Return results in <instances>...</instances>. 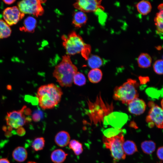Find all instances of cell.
Instances as JSON below:
<instances>
[{
    "label": "cell",
    "mask_w": 163,
    "mask_h": 163,
    "mask_svg": "<svg viewBox=\"0 0 163 163\" xmlns=\"http://www.w3.org/2000/svg\"><path fill=\"white\" fill-rule=\"evenodd\" d=\"M63 94L60 87L51 83L40 87L36 97L40 107L45 110L56 106L60 102Z\"/></svg>",
    "instance_id": "obj_1"
},
{
    "label": "cell",
    "mask_w": 163,
    "mask_h": 163,
    "mask_svg": "<svg viewBox=\"0 0 163 163\" xmlns=\"http://www.w3.org/2000/svg\"><path fill=\"white\" fill-rule=\"evenodd\" d=\"M77 72V68L72 62L70 56L66 55L62 56L61 61L55 67L53 75L61 86L70 87Z\"/></svg>",
    "instance_id": "obj_2"
},
{
    "label": "cell",
    "mask_w": 163,
    "mask_h": 163,
    "mask_svg": "<svg viewBox=\"0 0 163 163\" xmlns=\"http://www.w3.org/2000/svg\"><path fill=\"white\" fill-rule=\"evenodd\" d=\"M139 86V84L136 80L129 79L122 85L115 88L113 98L115 100L128 105L133 100L138 97L137 89Z\"/></svg>",
    "instance_id": "obj_3"
},
{
    "label": "cell",
    "mask_w": 163,
    "mask_h": 163,
    "mask_svg": "<svg viewBox=\"0 0 163 163\" xmlns=\"http://www.w3.org/2000/svg\"><path fill=\"white\" fill-rule=\"evenodd\" d=\"M103 142L105 148L110 150L111 155L115 161L124 159L126 155L123 149L124 138L122 131L117 135L110 137L104 136Z\"/></svg>",
    "instance_id": "obj_4"
},
{
    "label": "cell",
    "mask_w": 163,
    "mask_h": 163,
    "mask_svg": "<svg viewBox=\"0 0 163 163\" xmlns=\"http://www.w3.org/2000/svg\"><path fill=\"white\" fill-rule=\"evenodd\" d=\"M62 39L66 55L70 56L81 53L87 44L75 31L71 32L67 36L62 35Z\"/></svg>",
    "instance_id": "obj_5"
},
{
    "label": "cell",
    "mask_w": 163,
    "mask_h": 163,
    "mask_svg": "<svg viewBox=\"0 0 163 163\" xmlns=\"http://www.w3.org/2000/svg\"><path fill=\"white\" fill-rule=\"evenodd\" d=\"M46 1L39 0H23L18 3V8L22 13L33 14L36 17L43 15L44 9L41 4Z\"/></svg>",
    "instance_id": "obj_6"
},
{
    "label": "cell",
    "mask_w": 163,
    "mask_h": 163,
    "mask_svg": "<svg viewBox=\"0 0 163 163\" xmlns=\"http://www.w3.org/2000/svg\"><path fill=\"white\" fill-rule=\"evenodd\" d=\"M148 104L150 109L146 117V121L149 126L152 128L155 125L158 128L162 129L163 109L153 102H150Z\"/></svg>",
    "instance_id": "obj_7"
},
{
    "label": "cell",
    "mask_w": 163,
    "mask_h": 163,
    "mask_svg": "<svg viewBox=\"0 0 163 163\" xmlns=\"http://www.w3.org/2000/svg\"><path fill=\"white\" fill-rule=\"evenodd\" d=\"M26 108V106H24L20 110L7 113L5 119L9 128L18 129L25 124L26 120L23 113Z\"/></svg>",
    "instance_id": "obj_8"
},
{
    "label": "cell",
    "mask_w": 163,
    "mask_h": 163,
    "mask_svg": "<svg viewBox=\"0 0 163 163\" xmlns=\"http://www.w3.org/2000/svg\"><path fill=\"white\" fill-rule=\"evenodd\" d=\"M101 0H79L75 2L73 5L76 9L85 13L95 12L99 10L104 9L101 5Z\"/></svg>",
    "instance_id": "obj_9"
},
{
    "label": "cell",
    "mask_w": 163,
    "mask_h": 163,
    "mask_svg": "<svg viewBox=\"0 0 163 163\" xmlns=\"http://www.w3.org/2000/svg\"><path fill=\"white\" fill-rule=\"evenodd\" d=\"M24 15L16 6L7 8L3 12L4 21L9 26L16 24Z\"/></svg>",
    "instance_id": "obj_10"
},
{
    "label": "cell",
    "mask_w": 163,
    "mask_h": 163,
    "mask_svg": "<svg viewBox=\"0 0 163 163\" xmlns=\"http://www.w3.org/2000/svg\"><path fill=\"white\" fill-rule=\"evenodd\" d=\"M128 105V110L130 113L137 115L142 114L146 107L145 101L138 97L133 100Z\"/></svg>",
    "instance_id": "obj_11"
},
{
    "label": "cell",
    "mask_w": 163,
    "mask_h": 163,
    "mask_svg": "<svg viewBox=\"0 0 163 163\" xmlns=\"http://www.w3.org/2000/svg\"><path fill=\"white\" fill-rule=\"evenodd\" d=\"M71 140L70 135L67 132L61 131L58 132L55 137L54 141L58 146L63 147L69 145Z\"/></svg>",
    "instance_id": "obj_12"
},
{
    "label": "cell",
    "mask_w": 163,
    "mask_h": 163,
    "mask_svg": "<svg viewBox=\"0 0 163 163\" xmlns=\"http://www.w3.org/2000/svg\"><path fill=\"white\" fill-rule=\"evenodd\" d=\"M87 20V16L85 13L79 11L74 12L72 24L75 27L80 28L86 24Z\"/></svg>",
    "instance_id": "obj_13"
},
{
    "label": "cell",
    "mask_w": 163,
    "mask_h": 163,
    "mask_svg": "<svg viewBox=\"0 0 163 163\" xmlns=\"http://www.w3.org/2000/svg\"><path fill=\"white\" fill-rule=\"evenodd\" d=\"M27 155L26 149L24 147L20 146L15 148L12 153L13 159L19 162L24 161L27 158Z\"/></svg>",
    "instance_id": "obj_14"
},
{
    "label": "cell",
    "mask_w": 163,
    "mask_h": 163,
    "mask_svg": "<svg viewBox=\"0 0 163 163\" xmlns=\"http://www.w3.org/2000/svg\"><path fill=\"white\" fill-rule=\"evenodd\" d=\"M68 154L61 149H57L51 153L50 158L54 163H63L66 160Z\"/></svg>",
    "instance_id": "obj_15"
},
{
    "label": "cell",
    "mask_w": 163,
    "mask_h": 163,
    "mask_svg": "<svg viewBox=\"0 0 163 163\" xmlns=\"http://www.w3.org/2000/svg\"><path fill=\"white\" fill-rule=\"evenodd\" d=\"M37 24L36 20L33 17L29 16L24 20L23 26L21 28L22 31L33 33L34 31Z\"/></svg>",
    "instance_id": "obj_16"
},
{
    "label": "cell",
    "mask_w": 163,
    "mask_h": 163,
    "mask_svg": "<svg viewBox=\"0 0 163 163\" xmlns=\"http://www.w3.org/2000/svg\"><path fill=\"white\" fill-rule=\"evenodd\" d=\"M152 59L151 56L147 53H141L137 59V62L139 67L146 68L151 65Z\"/></svg>",
    "instance_id": "obj_17"
},
{
    "label": "cell",
    "mask_w": 163,
    "mask_h": 163,
    "mask_svg": "<svg viewBox=\"0 0 163 163\" xmlns=\"http://www.w3.org/2000/svg\"><path fill=\"white\" fill-rule=\"evenodd\" d=\"M102 72L99 69H91L89 71L88 75L89 80L93 83L99 82L102 79Z\"/></svg>",
    "instance_id": "obj_18"
},
{
    "label": "cell",
    "mask_w": 163,
    "mask_h": 163,
    "mask_svg": "<svg viewBox=\"0 0 163 163\" xmlns=\"http://www.w3.org/2000/svg\"><path fill=\"white\" fill-rule=\"evenodd\" d=\"M123 149L126 155H131L138 152L135 143L133 141L127 140L123 143Z\"/></svg>",
    "instance_id": "obj_19"
},
{
    "label": "cell",
    "mask_w": 163,
    "mask_h": 163,
    "mask_svg": "<svg viewBox=\"0 0 163 163\" xmlns=\"http://www.w3.org/2000/svg\"><path fill=\"white\" fill-rule=\"evenodd\" d=\"M136 7L138 12L143 15H147L152 10V5L150 3L147 1L142 0L136 5Z\"/></svg>",
    "instance_id": "obj_20"
},
{
    "label": "cell",
    "mask_w": 163,
    "mask_h": 163,
    "mask_svg": "<svg viewBox=\"0 0 163 163\" xmlns=\"http://www.w3.org/2000/svg\"><path fill=\"white\" fill-rule=\"evenodd\" d=\"M87 60L88 66L92 69H99L103 64L102 59L100 57L96 55H90Z\"/></svg>",
    "instance_id": "obj_21"
},
{
    "label": "cell",
    "mask_w": 163,
    "mask_h": 163,
    "mask_svg": "<svg viewBox=\"0 0 163 163\" xmlns=\"http://www.w3.org/2000/svg\"><path fill=\"white\" fill-rule=\"evenodd\" d=\"M141 146L144 153L151 155L155 150L156 144L152 140H145L141 143Z\"/></svg>",
    "instance_id": "obj_22"
},
{
    "label": "cell",
    "mask_w": 163,
    "mask_h": 163,
    "mask_svg": "<svg viewBox=\"0 0 163 163\" xmlns=\"http://www.w3.org/2000/svg\"><path fill=\"white\" fill-rule=\"evenodd\" d=\"M69 147L76 155H81L83 152L82 144L79 141L75 140H71L69 144Z\"/></svg>",
    "instance_id": "obj_23"
},
{
    "label": "cell",
    "mask_w": 163,
    "mask_h": 163,
    "mask_svg": "<svg viewBox=\"0 0 163 163\" xmlns=\"http://www.w3.org/2000/svg\"><path fill=\"white\" fill-rule=\"evenodd\" d=\"M159 10V11L156 14L154 21L157 32L159 34L162 36L163 31V9Z\"/></svg>",
    "instance_id": "obj_24"
},
{
    "label": "cell",
    "mask_w": 163,
    "mask_h": 163,
    "mask_svg": "<svg viewBox=\"0 0 163 163\" xmlns=\"http://www.w3.org/2000/svg\"><path fill=\"white\" fill-rule=\"evenodd\" d=\"M11 32L9 26L4 21L0 19V39L8 37Z\"/></svg>",
    "instance_id": "obj_25"
},
{
    "label": "cell",
    "mask_w": 163,
    "mask_h": 163,
    "mask_svg": "<svg viewBox=\"0 0 163 163\" xmlns=\"http://www.w3.org/2000/svg\"><path fill=\"white\" fill-rule=\"evenodd\" d=\"M45 140L42 137L35 138L33 142L31 147L36 151H38L43 149L45 145Z\"/></svg>",
    "instance_id": "obj_26"
},
{
    "label": "cell",
    "mask_w": 163,
    "mask_h": 163,
    "mask_svg": "<svg viewBox=\"0 0 163 163\" xmlns=\"http://www.w3.org/2000/svg\"><path fill=\"white\" fill-rule=\"evenodd\" d=\"M86 82V79L84 75L82 73L78 71L73 78V83L74 84L81 86L85 85Z\"/></svg>",
    "instance_id": "obj_27"
},
{
    "label": "cell",
    "mask_w": 163,
    "mask_h": 163,
    "mask_svg": "<svg viewBox=\"0 0 163 163\" xmlns=\"http://www.w3.org/2000/svg\"><path fill=\"white\" fill-rule=\"evenodd\" d=\"M154 72L159 75H162L163 73V61L162 59H159L154 62L153 66Z\"/></svg>",
    "instance_id": "obj_28"
},
{
    "label": "cell",
    "mask_w": 163,
    "mask_h": 163,
    "mask_svg": "<svg viewBox=\"0 0 163 163\" xmlns=\"http://www.w3.org/2000/svg\"><path fill=\"white\" fill-rule=\"evenodd\" d=\"M91 51V46L87 44L86 46L81 53L82 55L86 60H87L90 55Z\"/></svg>",
    "instance_id": "obj_29"
},
{
    "label": "cell",
    "mask_w": 163,
    "mask_h": 163,
    "mask_svg": "<svg viewBox=\"0 0 163 163\" xmlns=\"http://www.w3.org/2000/svg\"><path fill=\"white\" fill-rule=\"evenodd\" d=\"M163 147L162 146L159 147L157 149L156 154L158 159L161 161L163 160Z\"/></svg>",
    "instance_id": "obj_30"
},
{
    "label": "cell",
    "mask_w": 163,
    "mask_h": 163,
    "mask_svg": "<svg viewBox=\"0 0 163 163\" xmlns=\"http://www.w3.org/2000/svg\"><path fill=\"white\" fill-rule=\"evenodd\" d=\"M41 118L40 114L37 113L36 112L34 113L32 115V119L35 122H38L40 120Z\"/></svg>",
    "instance_id": "obj_31"
},
{
    "label": "cell",
    "mask_w": 163,
    "mask_h": 163,
    "mask_svg": "<svg viewBox=\"0 0 163 163\" xmlns=\"http://www.w3.org/2000/svg\"><path fill=\"white\" fill-rule=\"evenodd\" d=\"M0 163H10L9 160L6 158H0Z\"/></svg>",
    "instance_id": "obj_32"
},
{
    "label": "cell",
    "mask_w": 163,
    "mask_h": 163,
    "mask_svg": "<svg viewBox=\"0 0 163 163\" xmlns=\"http://www.w3.org/2000/svg\"><path fill=\"white\" fill-rule=\"evenodd\" d=\"M4 2L7 5H11L14 2L15 0H3Z\"/></svg>",
    "instance_id": "obj_33"
},
{
    "label": "cell",
    "mask_w": 163,
    "mask_h": 163,
    "mask_svg": "<svg viewBox=\"0 0 163 163\" xmlns=\"http://www.w3.org/2000/svg\"><path fill=\"white\" fill-rule=\"evenodd\" d=\"M25 114L27 115H30L31 113V111L30 109H27L26 108L25 109Z\"/></svg>",
    "instance_id": "obj_34"
},
{
    "label": "cell",
    "mask_w": 163,
    "mask_h": 163,
    "mask_svg": "<svg viewBox=\"0 0 163 163\" xmlns=\"http://www.w3.org/2000/svg\"><path fill=\"white\" fill-rule=\"evenodd\" d=\"M7 89L8 90H11V85H8L7 86Z\"/></svg>",
    "instance_id": "obj_35"
},
{
    "label": "cell",
    "mask_w": 163,
    "mask_h": 163,
    "mask_svg": "<svg viewBox=\"0 0 163 163\" xmlns=\"http://www.w3.org/2000/svg\"><path fill=\"white\" fill-rule=\"evenodd\" d=\"M27 163H37L36 162L32 161H30L28 162Z\"/></svg>",
    "instance_id": "obj_36"
},
{
    "label": "cell",
    "mask_w": 163,
    "mask_h": 163,
    "mask_svg": "<svg viewBox=\"0 0 163 163\" xmlns=\"http://www.w3.org/2000/svg\"><path fill=\"white\" fill-rule=\"evenodd\" d=\"M161 108L163 109V100L162 99L161 101Z\"/></svg>",
    "instance_id": "obj_37"
}]
</instances>
